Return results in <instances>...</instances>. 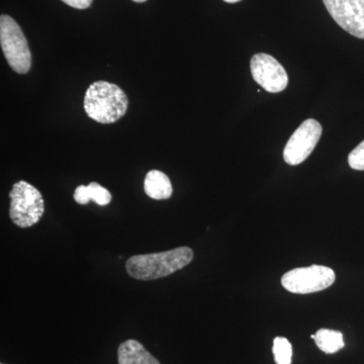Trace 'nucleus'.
<instances>
[{
	"label": "nucleus",
	"instance_id": "f257e3e1",
	"mask_svg": "<svg viewBox=\"0 0 364 364\" xmlns=\"http://www.w3.org/2000/svg\"><path fill=\"white\" fill-rule=\"evenodd\" d=\"M193 258V251L191 248L179 247L165 252L132 256L127 261L126 268L133 279L154 280L182 269Z\"/></svg>",
	"mask_w": 364,
	"mask_h": 364
},
{
	"label": "nucleus",
	"instance_id": "f03ea898",
	"mask_svg": "<svg viewBox=\"0 0 364 364\" xmlns=\"http://www.w3.org/2000/svg\"><path fill=\"white\" fill-rule=\"evenodd\" d=\"M128 105L126 93L107 81L93 82L85 93V112L97 123H116L126 114Z\"/></svg>",
	"mask_w": 364,
	"mask_h": 364
},
{
	"label": "nucleus",
	"instance_id": "7ed1b4c3",
	"mask_svg": "<svg viewBox=\"0 0 364 364\" xmlns=\"http://www.w3.org/2000/svg\"><path fill=\"white\" fill-rule=\"evenodd\" d=\"M9 217L16 226L30 228L40 222L45 213L42 193L28 182L21 181L14 184L9 193Z\"/></svg>",
	"mask_w": 364,
	"mask_h": 364
},
{
	"label": "nucleus",
	"instance_id": "20e7f679",
	"mask_svg": "<svg viewBox=\"0 0 364 364\" xmlns=\"http://www.w3.org/2000/svg\"><path fill=\"white\" fill-rule=\"evenodd\" d=\"M0 44L7 63L14 72L28 73L32 67V54L21 26L13 18L0 16Z\"/></svg>",
	"mask_w": 364,
	"mask_h": 364
},
{
	"label": "nucleus",
	"instance_id": "39448f33",
	"mask_svg": "<svg viewBox=\"0 0 364 364\" xmlns=\"http://www.w3.org/2000/svg\"><path fill=\"white\" fill-rule=\"evenodd\" d=\"M334 270L323 265L299 267L287 272L282 284L289 293L306 294L324 291L334 284Z\"/></svg>",
	"mask_w": 364,
	"mask_h": 364
},
{
	"label": "nucleus",
	"instance_id": "423d86ee",
	"mask_svg": "<svg viewBox=\"0 0 364 364\" xmlns=\"http://www.w3.org/2000/svg\"><path fill=\"white\" fill-rule=\"evenodd\" d=\"M322 126L314 119H308L296 129L284 150V161L299 165L305 161L315 149L322 136Z\"/></svg>",
	"mask_w": 364,
	"mask_h": 364
},
{
	"label": "nucleus",
	"instance_id": "0eeeda50",
	"mask_svg": "<svg viewBox=\"0 0 364 364\" xmlns=\"http://www.w3.org/2000/svg\"><path fill=\"white\" fill-rule=\"evenodd\" d=\"M250 68L254 80L268 92H282L289 85L286 69L270 55L264 53L254 55Z\"/></svg>",
	"mask_w": 364,
	"mask_h": 364
},
{
	"label": "nucleus",
	"instance_id": "6e6552de",
	"mask_svg": "<svg viewBox=\"0 0 364 364\" xmlns=\"http://www.w3.org/2000/svg\"><path fill=\"white\" fill-rule=\"evenodd\" d=\"M328 13L344 31L364 40V0H323Z\"/></svg>",
	"mask_w": 364,
	"mask_h": 364
},
{
	"label": "nucleus",
	"instance_id": "1a4fd4ad",
	"mask_svg": "<svg viewBox=\"0 0 364 364\" xmlns=\"http://www.w3.org/2000/svg\"><path fill=\"white\" fill-rule=\"evenodd\" d=\"M119 364H160L140 342L130 339L123 342L117 349Z\"/></svg>",
	"mask_w": 364,
	"mask_h": 364
},
{
	"label": "nucleus",
	"instance_id": "9d476101",
	"mask_svg": "<svg viewBox=\"0 0 364 364\" xmlns=\"http://www.w3.org/2000/svg\"><path fill=\"white\" fill-rule=\"evenodd\" d=\"M144 191L153 200H168L173 193L171 181L159 170H150L144 181Z\"/></svg>",
	"mask_w": 364,
	"mask_h": 364
},
{
	"label": "nucleus",
	"instance_id": "9b49d317",
	"mask_svg": "<svg viewBox=\"0 0 364 364\" xmlns=\"http://www.w3.org/2000/svg\"><path fill=\"white\" fill-rule=\"evenodd\" d=\"M74 200L79 205H87L90 200L98 205H107L111 203L112 195L107 188L97 182H91L90 186H79L74 193Z\"/></svg>",
	"mask_w": 364,
	"mask_h": 364
},
{
	"label": "nucleus",
	"instance_id": "f8f14e48",
	"mask_svg": "<svg viewBox=\"0 0 364 364\" xmlns=\"http://www.w3.org/2000/svg\"><path fill=\"white\" fill-rule=\"evenodd\" d=\"M311 337L315 340L318 349L327 354L336 353L345 345L342 333L334 330L320 329Z\"/></svg>",
	"mask_w": 364,
	"mask_h": 364
},
{
	"label": "nucleus",
	"instance_id": "ddd939ff",
	"mask_svg": "<svg viewBox=\"0 0 364 364\" xmlns=\"http://www.w3.org/2000/svg\"><path fill=\"white\" fill-rule=\"evenodd\" d=\"M273 355L277 364H291L293 347L291 342L284 337H277L273 341Z\"/></svg>",
	"mask_w": 364,
	"mask_h": 364
},
{
	"label": "nucleus",
	"instance_id": "4468645a",
	"mask_svg": "<svg viewBox=\"0 0 364 364\" xmlns=\"http://www.w3.org/2000/svg\"><path fill=\"white\" fill-rule=\"evenodd\" d=\"M348 163L352 169L359 171L364 170V141L359 144L355 149L351 151L348 156Z\"/></svg>",
	"mask_w": 364,
	"mask_h": 364
},
{
	"label": "nucleus",
	"instance_id": "2eb2a0df",
	"mask_svg": "<svg viewBox=\"0 0 364 364\" xmlns=\"http://www.w3.org/2000/svg\"><path fill=\"white\" fill-rule=\"evenodd\" d=\"M67 6L74 7V9H85L91 6L92 0H62Z\"/></svg>",
	"mask_w": 364,
	"mask_h": 364
},
{
	"label": "nucleus",
	"instance_id": "dca6fc26",
	"mask_svg": "<svg viewBox=\"0 0 364 364\" xmlns=\"http://www.w3.org/2000/svg\"><path fill=\"white\" fill-rule=\"evenodd\" d=\"M225 2H228V4H237V2L241 1V0H224Z\"/></svg>",
	"mask_w": 364,
	"mask_h": 364
},
{
	"label": "nucleus",
	"instance_id": "f3484780",
	"mask_svg": "<svg viewBox=\"0 0 364 364\" xmlns=\"http://www.w3.org/2000/svg\"><path fill=\"white\" fill-rule=\"evenodd\" d=\"M133 1L139 2V4H141V2H145L146 0H133Z\"/></svg>",
	"mask_w": 364,
	"mask_h": 364
}]
</instances>
